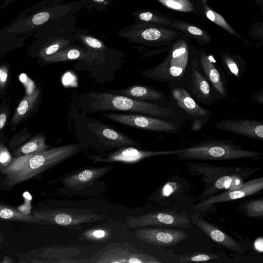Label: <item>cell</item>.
<instances>
[{
    "label": "cell",
    "mask_w": 263,
    "mask_h": 263,
    "mask_svg": "<svg viewBox=\"0 0 263 263\" xmlns=\"http://www.w3.org/2000/svg\"><path fill=\"white\" fill-rule=\"evenodd\" d=\"M0 220L42 224L41 220L32 214H25L16 208L1 203H0Z\"/></svg>",
    "instance_id": "4316f807"
},
{
    "label": "cell",
    "mask_w": 263,
    "mask_h": 263,
    "mask_svg": "<svg viewBox=\"0 0 263 263\" xmlns=\"http://www.w3.org/2000/svg\"><path fill=\"white\" fill-rule=\"evenodd\" d=\"M41 91L36 88L30 95H26L20 102L11 119V122L14 125L20 123L30 113L39 102Z\"/></svg>",
    "instance_id": "484cf974"
},
{
    "label": "cell",
    "mask_w": 263,
    "mask_h": 263,
    "mask_svg": "<svg viewBox=\"0 0 263 263\" xmlns=\"http://www.w3.org/2000/svg\"><path fill=\"white\" fill-rule=\"evenodd\" d=\"M84 43L92 50H102L105 48V45L100 40L90 36L83 37Z\"/></svg>",
    "instance_id": "8d00e7d4"
},
{
    "label": "cell",
    "mask_w": 263,
    "mask_h": 263,
    "mask_svg": "<svg viewBox=\"0 0 263 263\" xmlns=\"http://www.w3.org/2000/svg\"><path fill=\"white\" fill-rule=\"evenodd\" d=\"M93 263H160L157 258L136 249L127 242L109 244L92 256Z\"/></svg>",
    "instance_id": "ba28073f"
},
{
    "label": "cell",
    "mask_w": 263,
    "mask_h": 263,
    "mask_svg": "<svg viewBox=\"0 0 263 263\" xmlns=\"http://www.w3.org/2000/svg\"><path fill=\"white\" fill-rule=\"evenodd\" d=\"M263 24L261 22H255L248 31L249 34L252 37L260 40L262 42Z\"/></svg>",
    "instance_id": "d590c367"
},
{
    "label": "cell",
    "mask_w": 263,
    "mask_h": 263,
    "mask_svg": "<svg viewBox=\"0 0 263 263\" xmlns=\"http://www.w3.org/2000/svg\"><path fill=\"white\" fill-rule=\"evenodd\" d=\"M46 138L43 135H37L29 141L18 147L14 151L15 157L32 154L43 152L48 149L46 143Z\"/></svg>",
    "instance_id": "f1b7e54d"
},
{
    "label": "cell",
    "mask_w": 263,
    "mask_h": 263,
    "mask_svg": "<svg viewBox=\"0 0 263 263\" xmlns=\"http://www.w3.org/2000/svg\"><path fill=\"white\" fill-rule=\"evenodd\" d=\"M12 160L13 158L7 147L0 142V171L8 166Z\"/></svg>",
    "instance_id": "836d02e7"
},
{
    "label": "cell",
    "mask_w": 263,
    "mask_h": 263,
    "mask_svg": "<svg viewBox=\"0 0 263 263\" xmlns=\"http://www.w3.org/2000/svg\"><path fill=\"white\" fill-rule=\"evenodd\" d=\"M15 260L13 258L8 256H5L1 260V263H14Z\"/></svg>",
    "instance_id": "7bdbcfd3"
},
{
    "label": "cell",
    "mask_w": 263,
    "mask_h": 263,
    "mask_svg": "<svg viewBox=\"0 0 263 263\" xmlns=\"http://www.w3.org/2000/svg\"><path fill=\"white\" fill-rule=\"evenodd\" d=\"M67 44L63 42H57L45 48L40 53V56L43 58L52 55L62 50Z\"/></svg>",
    "instance_id": "e575fe53"
},
{
    "label": "cell",
    "mask_w": 263,
    "mask_h": 263,
    "mask_svg": "<svg viewBox=\"0 0 263 263\" xmlns=\"http://www.w3.org/2000/svg\"><path fill=\"white\" fill-rule=\"evenodd\" d=\"M214 127L254 140L263 141V122L249 119H228L216 122Z\"/></svg>",
    "instance_id": "ac0fdd59"
},
{
    "label": "cell",
    "mask_w": 263,
    "mask_h": 263,
    "mask_svg": "<svg viewBox=\"0 0 263 263\" xmlns=\"http://www.w3.org/2000/svg\"><path fill=\"white\" fill-rule=\"evenodd\" d=\"M219 254L203 252H197L178 255L174 261L176 262L207 261L219 259Z\"/></svg>",
    "instance_id": "1f68e13d"
},
{
    "label": "cell",
    "mask_w": 263,
    "mask_h": 263,
    "mask_svg": "<svg viewBox=\"0 0 263 263\" xmlns=\"http://www.w3.org/2000/svg\"><path fill=\"white\" fill-rule=\"evenodd\" d=\"M198 2L200 9L199 15L204 16L210 21L223 29L230 34L234 35L239 38L246 45H254L252 43L249 42L236 32L221 15L209 6L207 0H198Z\"/></svg>",
    "instance_id": "cb8c5ba5"
},
{
    "label": "cell",
    "mask_w": 263,
    "mask_h": 263,
    "mask_svg": "<svg viewBox=\"0 0 263 263\" xmlns=\"http://www.w3.org/2000/svg\"><path fill=\"white\" fill-rule=\"evenodd\" d=\"M180 149L173 151H148L132 146H125L107 153L92 155L88 158L94 163H123L132 164L158 156L177 154Z\"/></svg>",
    "instance_id": "4fadbf2b"
},
{
    "label": "cell",
    "mask_w": 263,
    "mask_h": 263,
    "mask_svg": "<svg viewBox=\"0 0 263 263\" xmlns=\"http://www.w3.org/2000/svg\"><path fill=\"white\" fill-rule=\"evenodd\" d=\"M182 160H233L259 158L260 152L247 149L230 140H208L180 149L177 154Z\"/></svg>",
    "instance_id": "8992f818"
},
{
    "label": "cell",
    "mask_w": 263,
    "mask_h": 263,
    "mask_svg": "<svg viewBox=\"0 0 263 263\" xmlns=\"http://www.w3.org/2000/svg\"><path fill=\"white\" fill-rule=\"evenodd\" d=\"M196 60L210 83L217 100L227 98L229 80L223 69L217 63L214 56L200 49L197 50Z\"/></svg>",
    "instance_id": "9a60e30c"
},
{
    "label": "cell",
    "mask_w": 263,
    "mask_h": 263,
    "mask_svg": "<svg viewBox=\"0 0 263 263\" xmlns=\"http://www.w3.org/2000/svg\"><path fill=\"white\" fill-rule=\"evenodd\" d=\"M167 8L181 13L199 14L198 0H155Z\"/></svg>",
    "instance_id": "83f0119b"
},
{
    "label": "cell",
    "mask_w": 263,
    "mask_h": 263,
    "mask_svg": "<svg viewBox=\"0 0 263 263\" xmlns=\"http://www.w3.org/2000/svg\"><path fill=\"white\" fill-rule=\"evenodd\" d=\"M251 100L263 104V90L261 89L260 91L254 93L252 97Z\"/></svg>",
    "instance_id": "ab89813d"
},
{
    "label": "cell",
    "mask_w": 263,
    "mask_h": 263,
    "mask_svg": "<svg viewBox=\"0 0 263 263\" xmlns=\"http://www.w3.org/2000/svg\"><path fill=\"white\" fill-rule=\"evenodd\" d=\"M113 168L112 165L99 167H87L81 169L58 179L67 189L82 190L106 174Z\"/></svg>",
    "instance_id": "ffe728a7"
},
{
    "label": "cell",
    "mask_w": 263,
    "mask_h": 263,
    "mask_svg": "<svg viewBox=\"0 0 263 263\" xmlns=\"http://www.w3.org/2000/svg\"><path fill=\"white\" fill-rule=\"evenodd\" d=\"M32 214L40 219L42 224H50L81 230L80 224L93 223L106 217L92 211L84 209H54L34 210Z\"/></svg>",
    "instance_id": "52a82bcc"
},
{
    "label": "cell",
    "mask_w": 263,
    "mask_h": 263,
    "mask_svg": "<svg viewBox=\"0 0 263 263\" xmlns=\"http://www.w3.org/2000/svg\"><path fill=\"white\" fill-rule=\"evenodd\" d=\"M7 116L6 113L2 112L0 114V129L4 126L7 121Z\"/></svg>",
    "instance_id": "b9f144b4"
},
{
    "label": "cell",
    "mask_w": 263,
    "mask_h": 263,
    "mask_svg": "<svg viewBox=\"0 0 263 263\" xmlns=\"http://www.w3.org/2000/svg\"><path fill=\"white\" fill-rule=\"evenodd\" d=\"M219 57L226 73L240 79L246 69L245 61L239 55L228 51L221 52Z\"/></svg>",
    "instance_id": "d4e9b609"
},
{
    "label": "cell",
    "mask_w": 263,
    "mask_h": 263,
    "mask_svg": "<svg viewBox=\"0 0 263 263\" xmlns=\"http://www.w3.org/2000/svg\"><path fill=\"white\" fill-rule=\"evenodd\" d=\"M101 116L127 126L166 134H176L181 127L180 124L169 120L141 114L106 112Z\"/></svg>",
    "instance_id": "9c48e42d"
},
{
    "label": "cell",
    "mask_w": 263,
    "mask_h": 263,
    "mask_svg": "<svg viewBox=\"0 0 263 263\" xmlns=\"http://www.w3.org/2000/svg\"><path fill=\"white\" fill-rule=\"evenodd\" d=\"M239 210L246 216L259 218L263 217V198L247 200L241 202Z\"/></svg>",
    "instance_id": "f546056e"
},
{
    "label": "cell",
    "mask_w": 263,
    "mask_h": 263,
    "mask_svg": "<svg viewBox=\"0 0 263 263\" xmlns=\"http://www.w3.org/2000/svg\"><path fill=\"white\" fill-rule=\"evenodd\" d=\"M68 116L75 137L84 148L90 147L103 154L125 146L140 147L137 141L111 125L89 116L72 103Z\"/></svg>",
    "instance_id": "7a4b0ae2"
},
{
    "label": "cell",
    "mask_w": 263,
    "mask_h": 263,
    "mask_svg": "<svg viewBox=\"0 0 263 263\" xmlns=\"http://www.w3.org/2000/svg\"><path fill=\"white\" fill-rule=\"evenodd\" d=\"M8 78V69L5 66L0 67V88L4 89Z\"/></svg>",
    "instance_id": "f35d334b"
},
{
    "label": "cell",
    "mask_w": 263,
    "mask_h": 263,
    "mask_svg": "<svg viewBox=\"0 0 263 263\" xmlns=\"http://www.w3.org/2000/svg\"><path fill=\"white\" fill-rule=\"evenodd\" d=\"M115 95H121L143 101H160L165 99V95L160 89L156 87L142 85H132L119 89L104 90Z\"/></svg>",
    "instance_id": "7402d4cb"
},
{
    "label": "cell",
    "mask_w": 263,
    "mask_h": 263,
    "mask_svg": "<svg viewBox=\"0 0 263 263\" xmlns=\"http://www.w3.org/2000/svg\"><path fill=\"white\" fill-rule=\"evenodd\" d=\"M110 235V230L102 227H96L84 232L82 234V237L86 240L102 242L108 239Z\"/></svg>",
    "instance_id": "d6a6232c"
},
{
    "label": "cell",
    "mask_w": 263,
    "mask_h": 263,
    "mask_svg": "<svg viewBox=\"0 0 263 263\" xmlns=\"http://www.w3.org/2000/svg\"><path fill=\"white\" fill-rule=\"evenodd\" d=\"M189 40L182 34L171 43L164 60L152 68L142 71V76L161 83L183 85L197 51Z\"/></svg>",
    "instance_id": "277c9868"
},
{
    "label": "cell",
    "mask_w": 263,
    "mask_h": 263,
    "mask_svg": "<svg viewBox=\"0 0 263 263\" xmlns=\"http://www.w3.org/2000/svg\"><path fill=\"white\" fill-rule=\"evenodd\" d=\"M171 98L184 111L191 122V130L199 132L210 118L212 112L198 104L181 85H168Z\"/></svg>",
    "instance_id": "8fae6325"
},
{
    "label": "cell",
    "mask_w": 263,
    "mask_h": 263,
    "mask_svg": "<svg viewBox=\"0 0 263 263\" xmlns=\"http://www.w3.org/2000/svg\"><path fill=\"white\" fill-rule=\"evenodd\" d=\"M84 149L82 144L78 142L15 157L8 166L0 171L5 175V178L0 182V189L9 190L20 183L32 179Z\"/></svg>",
    "instance_id": "6da1fadb"
},
{
    "label": "cell",
    "mask_w": 263,
    "mask_h": 263,
    "mask_svg": "<svg viewBox=\"0 0 263 263\" xmlns=\"http://www.w3.org/2000/svg\"><path fill=\"white\" fill-rule=\"evenodd\" d=\"M187 165L190 173L200 177L205 185L196 200L238 188L250 176L259 170L258 167L219 166L203 163H189Z\"/></svg>",
    "instance_id": "5b68a950"
},
{
    "label": "cell",
    "mask_w": 263,
    "mask_h": 263,
    "mask_svg": "<svg viewBox=\"0 0 263 263\" xmlns=\"http://www.w3.org/2000/svg\"><path fill=\"white\" fill-rule=\"evenodd\" d=\"M49 18V14L46 12H42L35 14L32 18V23L35 25H41Z\"/></svg>",
    "instance_id": "74e56055"
},
{
    "label": "cell",
    "mask_w": 263,
    "mask_h": 263,
    "mask_svg": "<svg viewBox=\"0 0 263 263\" xmlns=\"http://www.w3.org/2000/svg\"><path fill=\"white\" fill-rule=\"evenodd\" d=\"M138 17L141 20L146 22H151L154 24L170 27H171V25L177 20L175 18L153 11H143L139 14Z\"/></svg>",
    "instance_id": "4dcf8cb0"
},
{
    "label": "cell",
    "mask_w": 263,
    "mask_h": 263,
    "mask_svg": "<svg viewBox=\"0 0 263 263\" xmlns=\"http://www.w3.org/2000/svg\"><path fill=\"white\" fill-rule=\"evenodd\" d=\"M127 226L132 229L144 227H162L176 228H188L191 220L184 212L162 210L142 214L138 216H128Z\"/></svg>",
    "instance_id": "30bf717a"
},
{
    "label": "cell",
    "mask_w": 263,
    "mask_h": 263,
    "mask_svg": "<svg viewBox=\"0 0 263 263\" xmlns=\"http://www.w3.org/2000/svg\"><path fill=\"white\" fill-rule=\"evenodd\" d=\"M189 185L183 177L173 176L161 185L150 198L162 206H170L187 193Z\"/></svg>",
    "instance_id": "d6986e66"
},
{
    "label": "cell",
    "mask_w": 263,
    "mask_h": 263,
    "mask_svg": "<svg viewBox=\"0 0 263 263\" xmlns=\"http://www.w3.org/2000/svg\"><path fill=\"white\" fill-rule=\"evenodd\" d=\"M5 241V238L3 235V234L0 232V247L4 243Z\"/></svg>",
    "instance_id": "ee69618b"
},
{
    "label": "cell",
    "mask_w": 263,
    "mask_h": 263,
    "mask_svg": "<svg viewBox=\"0 0 263 263\" xmlns=\"http://www.w3.org/2000/svg\"><path fill=\"white\" fill-rule=\"evenodd\" d=\"M190 39L202 45H208L212 42V37L206 31L196 25L183 21L176 20L171 25Z\"/></svg>",
    "instance_id": "603a6c76"
},
{
    "label": "cell",
    "mask_w": 263,
    "mask_h": 263,
    "mask_svg": "<svg viewBox=\"0 0 263 263\" xmlns=\"http://www.w3.org/2000/svg\"><path fill=\"white\" fill-rule=\"evenodd\" d=\"M136 236L142 241L161 247L175 246L189 237L185 231L172 228L141 229L137 231Z\"/></svg>",
    "instance_id": "e0dca14e"
},
{
    "label": "cell",
    "mask_w": 263,
    "mask_h": 263,
    "mask_svg": "<svg viewBox=\"0 0 263 263\" xmlns=\"http://www.w3.org/2000/svg\"><path fill=\"white\" fill-rule=\"evenodd\" d=\"M96 1H102L103 0H96Z\"/></svg>",
    "instance_id": "bcb514c9"
},
{
    "label": "cell",
    "mask_w": 263,
    "mask_h": 263,
    "mask_svg": "<svg viewBox=\"0 0 263 263\" xmlns=\"http://www.w3.org/2000/svg\"><path fill=\"white\" fill-rule=\"evenodd\" d=\"M255 2L257 6H262L263 0H255Z\"/></svg>",
    "instance_id": "f6af8a7d"
},
{
    "label": "cell",
    "mask_w": 263,
    "mask_h": 263,
    "mask_svg": "<svg viewBox=\"0 0 263 263\" xmlns=\"http://www.w3.org/2000/svg\"><path fill=\"white\" fill-rule=\"evenodd\" d=\"M263 177H258L245 182L236 189L222 192L221 193L206 197L195 204V208L200 211H205L216 203L228 202L255 195L262 191Z\"/></svg>",
    "instance_id": "2e32d148"
},
{
    "label": "cell",
    "mask_w": 263,
    "mask_h": 263,
    "mask_svg": "<svg viewBox=\"0 0 263 263\" xmlns=\"http://www.w3.org/2000/svg\"><path fill=\"white\" fill-rule=\"evenodd\" d=\"M1 260L0 259V262H1Z\"/></svg>",
    "instance_id": "7dc6e473"
},
{
    "label": "cell",
    "mask_w": 263,
    "mask_h": 263,
    "mask_svg": "<svg viewBox=\"0 0 263 263\" xmlns=\"http://www.w3.org/2000/svg\"><path fill=\"white\" fill-rule=\"evenodd\" d=\"M254 247L256 251L261 253L263 251V238L262 237L257 238L254 242Z\"/></svg>",
    "instance_id": "60d3db41"
},
{
    "label": "cell",
    "mask_w": 263,
    "mask_h": 263,
    "mask_svg": "<svg viewBox=\"0 0 263 263\" xmlns=\"http://www.w3.org/2000/svg\"><path fill=\"white\" fill-rule=\"evenodd\" d=\"M183 86L198 103L211 106L217 100L210 83L199 66L196 53L191 61Z\"/></svg>",
    "instance_id": "5bb4252c"
},
{
    "label": "cell",
    "mask_w": 263,
    "mask_h": 263,
    "mask_svg": "<svg viewBox=\"0 0 263 263\" xmlns=\"http://www.w3.org/2000/svg\"><path fill=\"white\" fill-rule=\"evenodd\" d=\"M191 220L210 238L222 247L232 251H243L238 241L209 222L200 218L198 213L195 212L192 215Z\"/></svg>",
    "instance_id": "44dd1931"
},
{
    "label": "cell",
    "mask_w": 263,
    "mask_h": 263,
    "mask_svg": "<svg viewBox=\"0 0 263 263\" xmlns=\"http://www.w3.org/2000/svg\"><path fill=\"white\" fill-rule=\"evenodd\" d=\"M79 110L88 114L108 111H121L156 117L166 120L172 118V109L149 102L102 91H91L76 95L72 103Z\"/></svg>",
    "instance_id": "3957f363"
},
{
    "label": "cell",
    "mask_w": 263,
    "mask_h": 263,
    "mask_svg": "<svg viewBox=\"0 0 263 263\" xmlns=\"http://www.w3.org/2000/svg\"><path fill=\"white\" fill-rule=\"evenodd\" d=\"M82 250L76 246H53L18 252L14 256L19 263H65L71 258L81 255Z\"/></svg>",
    "instance_id": "7c38bea8"
}]
</instances>
